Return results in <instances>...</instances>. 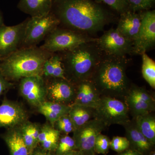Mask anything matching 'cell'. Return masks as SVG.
<instances>
[{
  "label": "cell",
  "mask_w": 155,
  "mask_h": 155,
  "mask_svg": "<svg viewBox=\"0 0 155 155\" xmlns=\"http://www.w3.org/2000/svg\"><path fill=\"white\" fill-rule=\"evenodd\" d=\"M51 12L60 26L93 37L115 20L112 13L94 0H52Z\"/></svg>",
  "instance_id": "obj_1"
},
{
  "label": "cell",
  "mask_w": 155,
  "mask_h": 155,
  "mask_svg": "<svg viewBox=\"0 0 155 155\" xmlns=\"http://www.w3.org/2000/svg\"><path fill=\"white\" fill-rule=\"evenodd\" d=\"M129 62L126 56L103 52L90 79L101 97L115 98L124 102L132 84L126 74Z\"/></svg>",
  "instance_id": "obj_2"
},
{
  "label": "cell",
  "mask_w": 155,
  "mask_h": 155,
  "mask_svg": "<svg viewBox=\"0 0 155 155\" xmlns=\"http://www.w3.org/2000/svg\"><path fill=\"white\" fill-rule=\"evenodd\" d=\"M67 80L76 85L90 79L102 57L97 41L88 42L72 49L58 52Z\"/></svg>",
  "instance_id": "obj_3"
},
{
  "label": "cell",
  "mask_w": 155,
  "mask_h": 155,
  "mask_svg": "<svg viewBox=\"0 0 155 155\" xmlns=\"http://www.w3.org/2000/svg\"><path fill=\"white\" fill-rule=\"evenodd\" d=\"M37 46L21 48L0 60V72L11 81L25 77L42 76L46 61L53 54Z\"/></svg>",
  "instance_id": "obj_4"
},
{
  "label": "cell",
  "mask_w": 155,
  "mask_h": 155,
  "mask_svg": "<svg viewBox=\"0 0 155 155\" xmlns=\"http://www.w3.org/2000/svg\"><path fill=\"white\" fill-rule=\"evenodd\" d=\"M97 39L59 25L48 35L40 47L50 53H58L84 43L97 41Z\"/></svg>",
  "instance_id": "obj_5"
},
{
  "label": "cell",
  "mask_w": 155,
  "mask_h": 155,
  "mask_svg": "<svg viewBox=\"0 0 155 155\" xmlns=\"http://www.w3.org/2000/svg\"><path fill=\"white\" fill-rule=\"evenodd\" d=\"M59 25V20L51 12L41 17L28 18L21 48L36 46Z\"/></svg>",
  "instance_id": "obj_6"
},
{
  "label": "cell",
  "mask_w": 155,
  "mask_h": 155,
  "mask_svg": "<svg viewBox=\"0 0 155 155\" xmlns=\"http://www.w3.org/2000/svg\"><path fill=\"white\" fill-rule=\"evenodd\" d=\"M129 110L123 101L115 98L101 97L95 109L94 118L103 122L107 127L118 124L123 125L130 120Z\"/></svg>",
  "instance_id": "obj_7"
},
{
  "label": "cell",
  "mask_w": 155,
  "mask_h": 155,
  "mask_svg": "<svg viewBox=\"0 0 155 155\" xmlns=\"http://www.w3.org/2000/svg\"><path fill=\"white\" fill-rule=\"evenodd\" d=\"M107 127L98 119H92L73 131L76 150L82 155H95L94 145L97 137Z\"/></svg>",
  "instance_id": "obj_8"
},
{
  "label": "cell",
  "mask_w": 155,
  "mask_h": 155,
  "mask_svg": "<svg viewBox=\"0 0 155 155\" xmlns=\"http://www.w3.org/2000/svg\"><path fill=\"white\" fill-rule=\"evenodd\" d=\"M103 52L112 55L125 57L133 54V42L121 34L116 28H111L97 39Z\"/></svg>",
  "instance_id": "obj_9"
},
{
  "label": "cell",
  "mask_w": 155,
  "mask_h": 155,
  "mask_svg": "<svg viewBox=\"0 0 155 155\" xmlns=\"http://www.w3.org/2000/svg\"><path fill=\"white\" fill-rule=\"evenodd\" d=\"M124 102L133 118L155 111V101L152 95L144 87L132 83Z\"/></svg>",
  "instance_id": "obj_10"
},
{
  "label": "cell",
  "mask_w": 155,
  "mask_h": 155,
  "mask_svg": "<svg viewBox=\"0 0 155 155\" xmlns=\"http://www.w3.org/2000/svg\"><path fill=\"white\" fill-rule=\"evenodd\" d=\"M141 25L136 38L133 41V54L141 55L154 47L155 11L140 12Z\"/></svg>",
  "instance_id": "obj_11"
},
{
  "label": "cell",
  "mask_w": 155,
  "mask_h": 155,
  "mask_svg": "<svg viewBox=\"0 0 155 155\" xmlns=\"http://www.w3.org/2000/svg\"><path fill=\"white\" fill-rule=\"evenodd\" d=\"M46 86V101L71 106L75 101L76 85L66 79H45Z\"/></svg>",
  "instance_id": "obj_12"
},
{
  "label": "cell",
  "mask_w": 155,
  "mask_h": 155,
  "mask_svg": "<svg viewBox=\"0 0 155 155\" xmlns=\"http://www.w3.org/2000/svg\"><path fill=\"white\" fill-rule=\"evenodd\" d=\"M27 19L13 26H0V57L1 59L22 47Z\"/></svg>",
  "instance_id": "obj_13"
},
{
  "label": "cell",
  "mask_w": 155,
  "mask_h": 155,
  "mask_svg": "<svg viewBox=\"0 0 155 155\" xmlns=\"http://www.w3.org/2000/svg\"><path fill=\"white\" fill-rule=\"evenodd\" d=\"M19 81V93L30 105L37 108L46 101V86L42 76H30Z\"/></svg>",
  "instance_id": "obj_14"
},
{
  "label": "cell",
  "mask_w": 155,
  "mask_h": 155,
  "mask_svg": "<svg viewBox=\"0 0 155 155\" xmlns=\"http://www.w3.org/2000/svg\"><path fill=\"white\" fill-rule=\"evenodd\" d=\"M27 111L21 104L5 99L0 105V128L19 127L28 121Z\"/></svg>",
  "instance_id": "obj_15"
},
{
  "label": "cell",
  "mask_w": 155,
  "mask_h": 155,
  "mask_svg": "<svg viewBox=\"0 0 155 155\" xmlns=\"http://www.w3.org/2000/svg\"><path fill=\"white\" fill-rule=\"evenodd\" d=\"M122 126L125 128L126 137L130 143L129 148L135 150L143 155H148L154 145L140 132L134 119H130Z\"/></svg>",
  "instance_id": "obj_16"
},
{
  "label": "cell",
  "mask_w": 155,
  "mask_h": 155,
  "mask_svg": "<svg viewBox=\"0 0 155 155\" xmlns=\"http://www.w3.org/2000/svg\"><path fill=\"white\" fill-rule=\"evenodd\" d=\"M120 16L116 29L133 42L137 36L141 25L140 13L128 10L120 14Z\"/></svg>",
  "instance_id": "obj_17"
},
{
  "label": "cell",
  "mask_w": 155,
  "mask_h": 155,
  "mask_svg": "<svg viewBox=\"0 0 155 155\" xmlns=\"http://www.w3.org/2000/svg\"><path fill=\"white\" fill-rule=\"evenodd\" d=\"M75 85L76 95L73 104L95 109L101 97L91 81L85 80Z\"/></svg>",
  "instance_id": "obj_18"
},
{
  "label": "cell",
  "mask_w": 155,
  "mask_h": 155,
  "mask_svg": "<svg viewBox=\"0 0 155 155\" xmlns=\"http://www.w3.org/2000/svg\"><path fill=\"white\" fill-rule=\"evenodd\" d=\"M2 137L8 147L11 155H30L19 127L7 129L5 133L2 135Z\"/></svg>",
  "instance_id": "obj_19"
},
{
  "label": "cell",
  "mask_w": 155,
  "mask_h": 155,
  "mask_svg": "<svg viewBox=\"0 0 155 155\" xmlns=\"http://www.w3.org/2000/svg\"><path fill=\"white\" fill-rule=\"evenodd\" d=\"M17 7L31 17H41L51 12L52 0H20Z\"/></svg>",
  "instance_id": "obj_20"
},
{
  "label": "cell",
  "mask_w": 155,
  "mask_h": 155,
  "mask_svg": "<svg viewBox=\"0 0 155 155\" xmlns=\"http://www.w3.org/2000/svg\"><path fill=\"white\" fill-rule=\"evenodd\" d=\"M38 113L41 114L54 126L61 116L69 114L71 106L46 101L37 107Z\"/></svg>",
  "instance_id": "obj_21"
},
{
  "label": "cell",
  "mask_w": 155,
  "mask_h": 155,
  "mask_svg": "<svg viewBox=\"0 0 155 155\" xmlns=\"http://www.w3.org/2000/svg\"><path fill=\"white\" fill-rule=\"evenodd\" d=\"M61 134L49 123L41 126L38 136V143L43 149L52 151L55 150Z\"/></svg>",
  "instance_id": "obj_22"
},
{
  "label": "cell",
  "mask_w": 155,
  "mask_h": 155,
  "mask_svg": "<svg viewBox=\"0 0 155 155\" xmlns=\"http://www.w3.org/2000/svg\"><path fill=\"white\" fill-rule=\"evenodd\" d=\"M69 114L75 129L86 124L95 117V109L91 107L73 104Z\"/></svg>",
  "instance_id": "obj_23"
},
{
  "label": "cell",
  "mask_w": 155,
  "mask_h": 155,
  "mask_svg": "<svg viewBox=\"0 0 155 155\" xmlns=\"http://www.w3.org/2000/svg\"><path fill=\"white\" fill-rule=\"evenodd\" d=\"M38 124L27 121L19 126V129L30 155L38 143V136L41 128Z\"/></svg>",
  "instance_id": "obj_24"
},
{
  "label": "cell",
  "mask_w": 155,
  "mask_h": 155,
  "mask_svg": "<svg viewBox=\"0 0 155 155\" xmlns=\"http://www.w3.org/2000/svg\"><path fill=\"white\" fill-rule=\"evenodd\" d=\"M133 119L142 134L155 145V117L153 113L137 116Z\"/></svg>",
  "instance_id": "obj_25"
},
{
  "label": "cell",
  "mask_w": 155,
  "mask_h": 155,
  "mask_svg": "<svg viewBox=\"0 0 155 155\" xmlns=\"http://www.w3.org/2000/svg\"><path fill=\"white\" fill-rule=\"evenodd\" d=\"M142 74L152 88H155V62L146 53L142 54Z\"/></svg>",
  "instance_id": "obj_26"
},
{
  "label": "cell",
  "mask_w": 155,
  "mask_h": 155,
  "mask_svg": "<svg viewBox=\"0 0 155 155\" xmlns=\"http://www.w3.org/2000/svg\"><path fill=\"white\" fill-rule=\"evenodd\" d=\"M75 150L76 145L73 137L67 134H64L60 137L55 150L57 155H64Z\"/></svg>",
  "instance_id": "obj_27"
},
{
  "label": "cell",
  "mask_w": 155,
  "mask_h": 155,
  "mask_svg": "<svg viewBox=\"0 0 155 155\" xmlns=\"http://www.w3.org/2000/svg\"><path fill=\"white\" fill-rule=\"evenodd\" d=\"M54 127L60 133L68 134L73 133L75 128L69 114L61 116L55 123Z\"/></svg>",
  "instance_id": "obj_28"
},
{
  "label": "cell",
  "mask_w": 155,
  "mask_h": 155,
  "mask_svg": "<svg viewBox=\"0 0 155 155\" xmlns=\"http://www.w3.org/2000/svg\"><path fill=\"white\" fill-rule=\"evenodd\" d=\"M97 2L103 3L120 14L129 10L127 0H94Z\"/></svg>",
  "instance_id": "obj_29"
},
{
  "label": "cell",
  "mask_w": 155,
  "mask_h": 155,
  "mask_svg": "<svg viewBox=\"0 0 155 155\" xmlns=\"http://www.w3.org/2000/svg\"><path fill=\"white\" fill-rule=\"evenodd\" d=\"M129 11L134 12L148 11L153 6L155 0H127Z\"/></svg>",
  "instance_id": "obj_30"
},
{
  "label": "cell",
  "mask_w": 155,
  "mask_h": 155,
  "mask_svg": "<svg viewBox=\"0 0 155 155\" xmlns=\"http://www.w3.org/2000/svg\"><path fill=\"white\" fill-rule=\"evenodd\" d=\"M110 140L107 136L100 134L97 137L94 145V151L97 154L106 155L110 149Z\"/></svg>",
  "instance_id": "obj_31"
},
{
  "label": "cell",
  "mask_w": 155,
  "mask_h": 155,
  "mask_svg": "<svg viewBox=\"0 0 155 155\" xmlns=\"http://www.w3.org/2000/svg\"><path fill=\"white\" fill-rule=\"evenodd\" d=\"M130 147V143L126 137L116 136L113 137L110 143V148L120 153Z\"/></svg>",
  "instance_id": "obj_32"
},
{
  "label": "cell",
  "mask_w": 155,
  "mask_h": 155,
  "mask_svg": "<svg viewBox=\"0 0 155 155\" xmlns=\"http://www.w3.org/2000/svg\"><path fill=\"white\" fill-rule=\"evenodd\" d=\"M53 58L54 61V72L52 78H60L67 79L64 74V69L60 54L58 53H54Z\"/></svg>",
  "instance_id": "obj_33"
},
{
  "label": "cell",
  "mask_w": 155,
  "mask_h": 155,
  "mask_svg": "<svg viewBox=\"0 0 155 155\" xmlns=\"http://www.w3.org/2000/svg\"><path fill=\"white\" fill-rule=\"evenodd\" d=\"M53 54L49 58H48L44 64L42 69V76L45 79L52 78L53 77L54 72Z\"/></svg>",
  "instance_id": "obj_34"
},
{
  "label": "cell",
  "mask_w": 155,
  "mask_h": 155,
  "mask_svg": "<svg viewBox=\"0 0 155 155\" xmlns=\"http://www.w3.org/2000/svg\"><path fill=\"white\" fill-rule=\"evenodd\" d=\"M13 85V84L6 79L2 72H0V97L11 89Z\"/></svg>",
  "instance_id": "obj_35"
},
{
  "label": "cell",
  "mask_w": 155,
  "mask_h": 155,
  "mask_svg": "<svg viewBox=\"0 0 155 155\" xmlns=\"http://www.w3.org/2000/svg\"><path fill=\"white\" fill-rule=\"evenodd\" d=\"M117 155H143L140 153L132 149L128 148L124 151L119 153Z\"/></svg>",
  "instance_id": "obj_36"
},
{
  "label": "cell",
  "mask_w": 155,
  "mask_h": 155,
  "mask_svg": "<svg viewBox=\"0 0 155 155\" xmlns=\"http://www.w3.org/2000/svg\"><path fill=\"white\" fill-rule=\"evenodd\" d=\"M48 151L43 149L42 150H36L35 149L30 155H50L47 153Z\"/></svg>",
  "instance_id": "obj_37"
},
{
  "label": "cell",
  "mask_w": 155,
  "mask_h": 155,
  "mask_svg": "<svg viewBox=\"0 0 155 155\" xmlns=\"http://www.w3.org/2000/svg\"><path fill=\"white\" fill-rule=\"evenodd\" d=\"M64 155H82L81 153L79 151L77 150H74L71 151L69 153H67Z\"/></svg>",
  "instance_id": "obj_38"
},
{
  "label": "cell",
  "mask_w": 155,
  "mask_h": 155,
  "mask_svg": "<svg viewBox=\"0 0 155 155\" xmlns=\"http://www.w3.org/2000/svg\"><path fill=\"white\" fill-rule=\"evenodd\" d=\"M4 19H3L2 15V13L0 11V26L4 25Z\"/></svg>",
  "instance_id": "obj_39"
},
{
  "label": "cell",
  "mask_w": 155,
  "mask_h": 155,
  "mask_svg": "<svg viewBox=\"0 0 155 155\" xmlns=\"http://www.w3.org/2000/svg\"><path fill=\"white\" fill-rule=\"evenodd\" d=\"M148 155H155V151H153V150L152 151H151L150 152Z\"/></svg>",
  "instance_id": "obj_40"
},
{
  "label": "cell",
  "mask_w": 155,
  "mask_h": 155,
  "mask_svg": "<svg viewBox=\"0 0 155 155\" xmlns=\"http://www.w3.org/2000/svg\"><path fill=\"white\" fill-rule=\"evenodd\" d=\"M1 57H0V60H1Z\"/></svg>",
  "instance_id": "obj_41"
}]
</instances>
